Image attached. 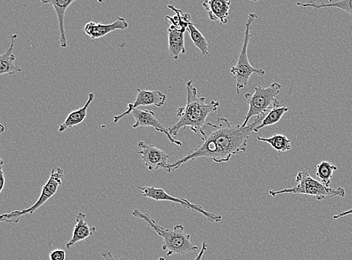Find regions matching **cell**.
Instances as JSON below:
<instances>
[{
  "label": "cell",
  "instance_id": "6da1fadb",
  "mask_svg": "<svg viewBox=\"0 0 352 260\" xmlns=\"http://www.w3.org/2000/svg\"><path fill=\"white\" fill-rule=\"evenodd\" d=\"M266 115L256 117L252 123L245 128L240 125L232 126L223 117H219L216 124L206 123L200 131L203 141L200 147L174 163L168 164L166 172H173L188 162L199 158H210L216 163L228 162L235 154L247 151L248 141L254 129L261 123Z\"/></svg>",
  "mask_w": 352,
  "mask_h": 260
},
{
  "label": "cell",
  "instance_id": "7a4b0ae2",
  "mask_svg": "<svg viewBox=\"0 0 352 260\" xmlns=\"http://www.w3.org/2000/svg\"><path fill=\"white\" fill-rule=\"evenodd\" d=\"M186 91V106L179 108L177 112L179 120L168 128L171 136H177L179 130L186 127H190L195 134L200 132L206 124L208 117L215 113L219 106V102L212 101L206 104V97H198L197 88L194 86L192 80L188 81Z\"/></svg>",
  "mask_w": 352,
  "mask_h": 260
},
{
  "label": "cell",
  "instance_id": "3957f363",
  "mask_svg": "<svg viewBox=\"0 0 352 260\" xmlns=\"http://www.w3.org/2000/svg\"><path fill=\"white\" fill-rule=\"evenodd\" d=\"M133 215L146 222L162 238V250L168 251L167 256H182L199 250V248L191 242V235L185 233L183 225H177L173 229H166L158 225L148 214L144 213L140 210L135 209Z\"/></svg>",
  "mask_w": 352,
  "mask_h": 260
},
{
  "label": "cell",
  "instance_id": "277c9868",
  "mask_svg": "<svg viewBox=\"0 0 352 260\" xmlns=\"http://www.w3.org/2000/svg\"><path fill=\"white\" fill-rule=\"evenodd\" d=\"M298 185L291 189H285L281 191H269V196L275 198L278 195L283 193L305 194L316 198L318 200H323L326 198L336 197L345 198L346 191L340 187L337 189L330 188L318 182L307 172H299L296 176Z\"/></svg>",
  "mask_w": 352,
  "mask_h": 260
},
{
  "label": "cell",
  "instance_id": "5b68a950",
  "mask_svg": "<svg viewBox=\"0 0 352 260\" xmlns=\"http://www.w3.org/2000/svg\"><path fill=\"white\" fill-rule=\"evenodd\" d=\"M281 88V84L273 83L266 88L261 86L256 87L254 94H245V99L249 105V110L241 126L247 127L252 117L266 115L273 108L281 106V103L277 99Z\"/></svg>",
  "mask_w": 352,
  "mask_h": 260
},
{
  "label": "cell",
  "instance_id": "8992f818",
  "mask_svg": "<svg viewBox=\"0 0 352 260\" xmlns=\"http://www.w3.org/2000/svg\"><path fill=\"white\" fill-rule=\"evenodd\" d=\"M258 19V15L256 14L250 13L249 14L247 23H245L244 42L241 52L236 66L231 69V73L235 80L237 95H239L241 89L248 84L249 80L253 74L264 76L266 73L263 69L254 68L250 63L248 58V46L252 37L251 29L254 21Z\"/></svg>",
  "mask_w": 352,
  "mask_h": 260
},
{
  "label": "cell",
  "instance_id": "52a82bcc",
  "mask_svg": "<svg viewBox=\"0 0 352 260\" xmlns=\"http://www.w3.org/2000/svg\"><path fill=\"white\" fill-rule=\"evenodd\" d=\"M63 169L60 167L54 168L52 170L50 178L43 186L42 193L35 204L26 209L13 211V212L3 214L0 216V222L19 223L22 216L28 214L34 215L40 207H42L48 200H50L56 194L59 187L63 184Z\"/></svg>",
  "mask_w": 352,
  "mask_h": 260
},
{
  "label": "cell",
  "instance_id": "ba28073f",
  "mask_svg": "<svg viewBox=\"0 0 352 260\" xmlns=\"http://www.w3.org/2000/svg\"><path fill=\"white\" fill-rule=\"evenodd\" d=\"M138 189L142 191V196L157 201H170L178 203L187 209H190L193 212L201 213L208 219L210 222L219 223L222 221V216L214 213L207 212L201 206L194 204L189 200L181 198L172 197L165 190L162 189L155 188L153 186L138 187Z\"/></svg>",
  "mask_w": 352,
  "mask_h": 260
},
{
  "label": "cell",
  "instance_id": "9c48e42d",
  "mask_svg": "<svg viewBox=\"0 0 352 260\" xmlns=\"http://www.w3.org/2000/svg\"><path fill=\"white\" fill-rule=\"evenodd\" d=\"M136 99L133 103L128 104V108L122 115L113 117V123L118 121L126 116L130 115L135 109L142 106H155L161 108L166 102V95L160 91H148L144 89L138 88Z\"/></svg>",
  "mask_w": 352,
  "mask_h": 260
},
{
  "label": "cell",
  "instance_id": "30bf717a",
  "mask_svg": "<svg viewBox=\"0 0 352 260\" xmlns=\"http://www.w3.org/2000/svg\"><path fill=\"white\" fill-rule=\"evenodd\" d=\"M138 147L140 151L138 154H141L142 161L147 169L151 170L166 169L168 165V160L169 156L165 152L157 148L153 144H146L144 142H139Z\"/></svg>",
  "mask_w": 352,
  "mask_h": 260
},
{
  "label": "cell",
  "instance_id": "8fae6325",
  "mask_svg": "<svg viewBox=\"0 0 352 260\" xmlns=\"http://www.w3.org/2000/svg\"><path fill=\"white\" fill-rule=\"evenodd\" d=\"M130 115L135 119V123L133 126V128H138L139 127H153L155 128V131L165 134L171 143L178 146H182V143L175 140L170 134L169 129L164 126L161 121L155 117L153 111L139 110L137 108L133 110Z\"/></svg>",
  "mask_w": 352,
  "mask_h": 260
},
{
  "label": "cell",
  "instance_id": "7c38bea8",
  "mask_svg": "<svg viewBox=\"0 0 352 260\" xmlns=\"http://www.w3.org/2000/svg\"><path fill=\"white\" fill-rule=\"evenodd\" d=\"M129 27L128 22L124 19L118 17L117 20L110 24H102L88 22L85 28L84 34L92 39H98L111 34L116 30H124Z\"/></svg>",
  "mask_w": 352,
  "mask_h": 260
},
{
  "label": "cell",
  "instance_id": "4fadbf2b",
  "mask_svg": "<svg viewBox=\"0 0 352 260\" xmlns=\"http://www.w3.org/2000/svg\"><path fill=\"white\" fill-rule=\"evenodd\" d=\"M187 29L169 24L168 52L172 59L177 60L179 56L186 53L185 32Z\"/></svg>",
  "mask_w": 352,
  "mask_h": 260
},
{
  "label": "cell",
  "instance_id": "5bb4252c",
  "mask_svg": "<svg viewBox=\"0 0 352 260\" xmlns=\"http://www.w3.org/2000/svg\"><path fill=\"white\" fill-rule=\"evenodd\" d=\"M231 5L232 3L228 0H208L203 3V6L208 12L210 20L219 21L222 24L228 23Z\"/></svg>",
  "mask_w": 352,
  "mask_h": 260
},
{
  "label": "cell",
  "instance_id": "9a60e30c",
  "mask_svg": "<svg viewBox=\"0 0 352 260\" xmlns=\"http://www.w3.org/2000/svg\"><path fill=\"white\" fill-rule=\"evenodd\" d=\"M86 215L84 213H79L76 216V225L74 229L72 238L67 244V248L69 249L76 243L84 241L89 237H92L96 231V227L89 226L85 222Z\"/></svg>",
  "mask_w": 352,
  "mask_h": 260
},
{
  "label": "cell",
  "instance_id": "2e32d148",
  "mask_svg": "<svg viewBox=\"0 0 352 260\" xmlns=\"http://www.w3.org/2000/svg\"><path fill=\"white\" fill-rule=\"evenodd\" d=\"M17 35H10V45L8 50L0 55V75H13L16 72H20L22 69L14 63L16 58L13 54L14 47Z\"/></svg>",
  "mask_w": 352,
  "mask_h": 260
},
{
  "label": "cell",
  "instance_id": "e0dca14e",
  "mask_svg": "<svg viewBox=\"0 0 352 260\" xmlns=\"http://www.w3.org/2000/svg\"><path fill=\"white\" fill-rule=\"evenodd\" d=\"M75 0H60V1H42L43 4L52 5L57 15L58 19L59 29L60 34V45L62 48H67L68 46L67 34L64 27L65 15L72 4L75 3Z\"/></svg>",
  "mask_w": 352,
  "mask_h": 260
},
{
  "label": "cell",
  "instance_id": "ac0fdd59",
  "mask_svg": "<svg viewBox=\"0 0 352 260\" xmlns=\"http://www.w3.org/2000/svg\"><path fill=\"white\" fill-rule=\"evenodd\" d=\"M94 99L95 95L94 93H89L88 95V100L85 104V106L77 110L71 112L67 118L65 119L64 123L60 126L58 132L60 133H63L65 130L83 123L87 116V110L89 107L91 106Z\"/></svg>",
  "mask_w": 352,
  "mask_h": 260
},
{
  "label": "cell",
  "instance_id": "d6986e66",
  "mask_svg": "<svg viewBox=\"0 0 352 260\" xmlns=\"http://www.w3.org/2000/svg\"><path fill=\"white\" fill-rule=\"evenodd\" d=\"M289 109L287 107H276L270 111L266 117L262 120L261 123L254 129V133H257L261 128L274 126L281 120L285 113H287Z\"/></svg>",
  "mask_w": 352,
  "mask_h": 260
},
{
  "label": "cell",
  "instance_id": "ffe728a7",
  "mask_svg": "<svg viewBox=\"0 0 352 260\" xmlns=\"http://www.w3.org/2000/svg\"><path fill=\"white\" fill-rule=\"evenodd\" d=\"M257 138L259 141L266 142L271 145L278 152H288L292 149L291 141L283 134H275L268 138L260 137Z\"/></svg>",
  "mask_w": 352,
  "mask_h": 260
},
{
  "label": "cell",
  "instance_id": "44dd1931",
  "mask_svg": "<svg viewBox=\"0 0 352 260\" xmlns=\"http://www.w3.org/2000/svg\"><path fill=\"white\" fill-rule=\"evenodd\" d=\"M338 169L337 166L331 164V162L324 161L317 165L316 176L320 178L321 182L324 185L329 187L331 183L333 172Z\"/></svg>",
  "mask_w": 352,
  "mask_h": 260
},
{
  "label": "cell",
  "instance_id": "7402d4cb",
  "mask_svg": "<svg viewBox=\"0 0 352 260\" xmlns=\"http://www.w3.org/2000/svg\"><path fill=\"white\" fill-rule=\"evenodd\" d=\"M187 31L189 32L195 47L199 49L204 56L208 55V44L207 40L202 35L201 32L196 28L195 24L191 23Z\"/></svg>",
  "mask_w": 352,
  "mask_h": 260
},
{
  "label": "cell",
  "instance_id": "603a6c76",
  "mask_svg": "<svg viewBox=\"0 0 352 260\" xmlns=\"http://www.w3.org/2000/svg\"><path fill=\"white\" fill-rule=\"evenodd\" d=\"M298 5L302 7H312L314 8V9H323V8H337V9L342 10L352 16V0H345V1H339L336 3H332L331 1L330 3H323L320 5H318L314 2H310L306 4L298 3Z\"/></svg>",
  "mask_w": 352,
  "mask_h": 260
},
{
  "label": "cell",
  "instance_id": "cb8c5ba5",
  "mask_svg": "<svg viewBox=\"0 0 352 260\" xmlns=\"http://www.w3.org/2000/svg\"><path fill=\"white\" fill-rule=\"evenodd\" d=\"M67 257V253L62 249H56L52 252L49 258L51 260H65Z\"/></svg>",
  "mask_w": 352,
  "mask_h": 260
},
{
  "label": "cell",
  "instance_id": "d4e9b609",
  "mask_svg": "<svg viewBox=\"0 0 352 260\" xmlns=\"http://www.w3.org/2000/svg\"><path fill=\"white\" fill-rule=\"evenodd\" d=\"M208 246V241H204L202 244V248L201 251L199 252V254L194 260H202V257L204 254H206V252L207 251Z\"/></svg>",
  "mask_w": 352,
  "mask_h": 260
},
{
  "label": "cell",
  "instance_id": "484cf974",
  "mask_svg": "<svg viewBox=\"0 0 352 260\" xmlns=\"http://www.w3.org/2000/svg\"><path fill=\"white\" fill-rule=\"evenodd\" d=\"M3 165L4 162L3 159H1V165H0V172H1V189H0V192L3 191L6 184L5 174L3 172Z\"/></svg>",
  "mask_w": 352,
  "mask_h": 260
},
{
  "label": "cell",
  "instance_id": "4316f807",
  "mask_svg": "<svg viewBox=\"0 0 352 260\" xmlns=\"http://www.w3.org/2000/svg\"><path fill=\"white\" fill-rule=\"evenodd\" d=\"M101 255L103 257L104 260H120L117 257L112 255L109 251L102 252Z\"/></svg>",
  "mask_w": 352,
  "mask_h": 260
},
{
  "label": "cell",
  "instance_id": "83f0119b",
  "mask_svg": "<svg viewBox=\"0 0 352 260\" xmlns=\"http://www.w3.org/2000/svg\"><path fill=\"white\" fill-rule=\"evenodd\" d=\"M352 215V209H349V210H347L346 211V212H343L342 213H340L338 215H335L333 216V219H339L342 217H345V216H348V215Z\"/></svg>",
  "mask_w": 352,
  "mask_h": 260
},
{
  "label": "cell",
  "instance_id": "f1b7e54d",
  "mask_svg": "<svg viewBox=\"0 0 352 260\" xmlns=\"http://www.w3.org/2000/svg\"><path fill=\"white\" fill-rule=\"evenodd\" d=\"M0 127H1V128H2V130H1V133H3V131H4V127H3V126H0Z\"/></svg>",
  "mask_w": 352,
  "mask_h": 260
},
{
  "label": "cell",
  "instance_id": "f546056e",
  "mask_svg": "<svg viewBox=\"0 0 352 260\" xmlns=\"http://www.w3.org/2000/svg\"><path fill=\"white\" fill-rule=\"evenodd\" d=\"M159 260H166V259H165V258H163V257H160V258L159 259Z\"/></svg>",
  "mask_w": 352,
  "mask_h": 260
}]
</instances>
